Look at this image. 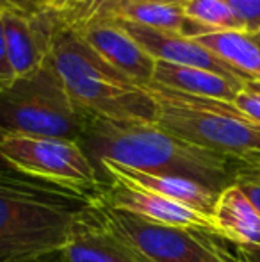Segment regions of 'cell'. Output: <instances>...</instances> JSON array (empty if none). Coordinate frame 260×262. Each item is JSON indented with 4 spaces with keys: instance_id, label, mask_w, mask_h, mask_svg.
<instances>
[{
    "instance_id": "cell-1",
    "label": "cell",
    "mask_w": 260,
    "mask_h": 262,
    "mask_svg": "<svg viewBox=\"0 0 260 262\" xmlns=\"http://www.w3.org/2000/svg\"><path fill=\"white\" fill-rule=\"evenodd\" d=\"M80 146L97 166L114 161L153 175L195 180L221 193L233 182L237 162L168 132L155 121H112L89 118Z\"/></svg>"
},
{
    "instance_id": "cell-2",
    "label": "cell",
    "mask_w": 260,
    "mask_h": 262,
    "mask_svg": "<svg viewBox=\"0 0 260 262\" xmlns=\"http://www.w3.org/2000/svg\"><path fill=\"white\" fill-rule=\"evenodd\" d=\"M93 198L14 169L0 171V262H34L61 252Z\"/></svg>"
},
{
    "instance_id": "cell-3",
    "label": "cell",
    "mask_w": 260,
    "mask_h": 262,
    "mask_svg": "<svg viewBox=\"0 0 260 262\" xmlns=\"http://www.w3.org/2000/svg\"><path fill=\"white\" fill-rule=\"evenodd\" d=\"M50 62L73 102L89 118L155 121L157 104L148 90L109 64L69 25L56 34Z\"/></svg>"
},
{
    "instance_id": "cell-4",
    "label": "cell",
    "mask_w": 260,
    "mask_h": 262,
    "mask_svg": "<svg viewBox=\"0 0 260 262\" xmlns=\"http://www.w3.org/2000/svg\"><path fill=\"white\" fill-rule=\"evenodd\" d=\"M146 90L157 104L155 123L168 132L235 162H260V125L233 104L178 93L153 82Z\"/></svg>"
},
{
    "instance_id": "cell-5",
    "label": "cell",
    "mask_w": 260,
    "mask_h": 262,
    "mask_svg": "<svg viewBox=\"0 0 260 262\" xmlns=\"http://www.w3.org/2000/svg\"><path fill=\"white\" fill-rule=\"evenodd\" d=\"M87 120L50 59L34 72L0 84V130L6 136L80 141Z\"/></svg>"
},
{
    "instance_id": "cell-6",
    "label": "cell",
    "mask_w": 260,
    "mask_h": 262,
    "mask_svg": "<svg viewBox=\"0 0 260 262\" xmlns=\"http://www.w3.org/2000/svg\"><path fill=\"white\" fill-rule=\"evenodd\" d=\"M97 217L146 262H251L221 245L216 234L143 220L93 200Z\"/></svg>"
},
{
    "instance_id": "cell-7",
    "label": "cell",
    "mask_w": 260,
    "mask_h": 262,
    "mask_svg": "<svg viewBox=\"0 0 260 262\" xmlns=\"http://www.w3.org/2000/svg\"><path fill=\"white\" fill-rule=\"evenodd\" d=\"M0 157L14 171L79 196L94 200L104 184L79 141L7 134L0 141Z\"/></svg>"
},
{
    "instance_id": "cell-8",
    "label": "cell",
    "mask_w": 260,
    "mask_h": 262,
    "mask_svg": "<svg viewBox=\"0 0 260 262\" xmlns=\"http://www.w3.org/2000/svg\"><path fill=\"white\" fill-rule=\"evenodd\" d=\"M94 202H100L107 207L125 210V212L153 221V223L195 228V230H205L212 234V225L208 217L201 216L200 212L185 205H180L148 189L132 186V184L105 180L98 194L94 196Z\"/></svg>"
},
{
    "instance_id": "cell-9",
    "label": "cell",
    "mask_w": 260,
    "mask_h": 262,
    "mask_svg": "<svg viewBox=\"0 0 260 262\" xmlns=\"http://www.w3.org/2000/svg\"><path fill=\"white\" fill-rule=\"evenodd\" d=\"M2 24L14 75H25L45 64L50 59L56 34L68 25L64 18L54 13L38 16L4 13Z\"/></svg>"
},
{
    "instance_id": "cell-10",
    "label": "cell",
    "mask_w": 260,
    "mask_h": 262,
    "mask_svg": "<svg viewBox=\"0 0 260 262\" xmlns=\"http://www.w3.org/2000/svg\"><path fill=\"white\" fill-rule=\"evenodd\" d=\"M80 38L91 45L105 61L139 86H150L153 80L155 59L152 57L116 18L89 21L80 27H72Z\"/></svg>"
},
{
    "instance_id": "cell-11",
    "label": "cell",
    "mask_w": 260,
    "mask_h": 262,
    "mask_svg": "<svg viewBox=\"0 0 260 262\" xmlns=\"http://www.w3.org/2000/svg\"><path fill=\"white\" fill-rule=\"evenodd\" d=\"M116 20L129 31L132 38L155 61H166L173 62V64L201 68L207 70V72L218 73V75L225 77V79L246 82L239 72H235L232 66L223 62L218 55H214L210 50H207L203 45H200L195 38H187V36L178 34V32L148 29L143 27V25L132 24V21L120 20V18H116Z\"/></svg>"
},
{
    "instance_id": "cell-12",
    "label": "cell",
    "mask_w": 260,
    "mask_h": 262,
    "mask_svg": "<svg viewBox=\"0 0 260 262\" xmlns=\"http://www.w3.org/2000/svg\"><path fill=\"white\" fill-rule=\"evenodd\" d=\"M102 179L114 180V182L132 184V186L143 187L152 193L164 196L168 200H173L180 205L196 210L201 216L210 220V214L214 210L216 200H218V191L203 186L195 180L184 179V177L173 175H153V173L137 171V169L127 168L114 161H100L97 164Z\"/></svg>"
},
{
    "instance_id": "cell-13",
    "label": "cell",
    "mask_w": 260,
    "mask_h": 262,
    "mask_svg": "<svg viewBox=\"0 0 260 262\" xmlns=\"http://www.w3.org/2000/svg\"><path fill=\"white\" fill-rule=\"evenodd\" d=\"M59 255L64 262H146L98 220L93 204L73 225Z\"/></svg>"
},
{
    "instance_id": "cell-14",
    "label": "cell",
    "mask_w": 260,
    "mask_h": 262,
    "mask_svg": "<svg viewBox=\"0 0 260 262\" xmlns=\"http://www.w3.org/2000/svg\"><path fill=\"white\" fill-rule=\"evenodd\" d=\"M210 225L212 234L243 250L250 260L260 257V214L233 182L218 194Z\"/></svg>"
},
{
    "instance_id": "cell-15",
    "label": "cell",
    "mask_w": 260,
    "mask_h": 262,
    "mask_svg": "<svg viewBox=\"0 0 260 262\" xmlns=\"http://www.w3.org/2000/svg\"><path fill=\"white\" fill-rule=\"evenodd\" d=\"M152 82L178 93L214 98V100L230 102V104H233L235 97L244 90V84H246L241 80L225 79L207 70L173 64L166 61H155Z\"/></svg>"
},
{
    "instance_id": "cell-16",
    "label": "cell",
    "mask_w": 260,
    "mask_h": 262,
    "mask_svg": "<svg viewBox=\"0 0 260 262\" xmlns=\"http://www.w3.org/2000/svg\"><path fill=\"white\" fill-rule=\"evenodd\" d=\"M195 39L239 72L246 82L260 80V45L253 34L244 31H218Z\"/></svg>"
},
{
    "instance_id": "cell-17",
    "label": "cell",
    "mask_w": 260,
    "mask_h": 262,
    "mask_svg": "<svg viewBox=\"0 0 260 262\" xmlns=\"http://www.w3.org/2000/svg\"><path fill=\"white\" fill-rule=\"evenodd\" d=\"M116 18L143 25L157 31H170L185 34L189 18L184 13L182 0H143L127 2L118 11Z\"/></svg>"
},
{
    "instance_id": "cell-18",
    "label": "cell",
    "mask_w": 260,
    "mask_h": 262,
    "mask_svg": "<svg viewBox=\"0 0 260 262\" xmlns=\"http://www.w3.org/2000/svg\"><path fill=\"white\" fill-rule=\"evenodd\" d=\"M182 4L185 16L200 24L207 32L244 31L243 24L223 0H182Z\"/></svg>"
},
{
    "instance_id": "cell-19",
    "label": "cell",
    "mask_w": 260,
    "mask_h": 262,
    "mask_svg": "<svg viewBox=\"0 0 260 262\" xmlns=\"http://www.w3.org/2000/svg\"><path fill=\"white\" fill-rule=\"evenodd\" d=\"M127 0H82L79 11L69 21V27H80L89 21L116 18Z\"/></svg>"
},
{
    "instance_id": "cell-20",
    "label": "cell",
    "mask_w": 260,
    "mask_h": 262,
    "mask_svg": "<svg viewBox=\"0 0 260 262\" xmlns=\"http://www.w3.org/2000/svg\"><path fill=\"white\" fill-rule=\"evenodd\" d=\"M233 184L246 194L248 200L260 214V162H251V164L237 162Z\"/></svg>"
},
{
    "instance_id": "cell-21",
    "label": "cell",
    "mask_w": 260,
    "mask_h": 262,
    "mask_svg": "<svg viewBox=\"0 0 260 262\" xmlns=\"http://www.w3.org/2000/svg\"><path fill=\"white\" fill-rule=\"evenodd\" d=\"M243 24L244 32H260V0H223Z\"/></svg>"
},
{
    "instance_id": "cell-22",
    "label": "cell",
    "mask_w": 260,
    "mask_h": 262,
    "mask_svg": "<svg viewBox=\"0 0 260 262\" xmlns=\"http://www.w3.org/2000/svg\"><path fill=\"white\" fill-rule=\"evenodd\" d=\"M0 7L4 13H14L21 16H38L49 13L45 0H0Z\"/></svg>"
},
{
    "instance_id": "cell-23",
    "label": "cell",
    "mask_w": 260,
    "mask_h": 262,
    "mask_svg": "<svg viewBox=\"0 0 260 262\" xmlns=\"http://www.w3.org/2000/svg\"><path fill=\"white\" fill-rule=\"evenodd\" d=\"M233 105H235L250 121L260 125V93H255V91H250L244 88L235 97Z\"/></svg>"
},
{
    "instance_id": "cell-24",
    "label": "cell",
    "mask_w": 260,
    "mask_h": 262,
    "mask_svg": "<svg viewBox=\"0 0 260 262\" xmlns=\"http://www.w3.org/2000/svg\"><path fill=\"white\" fill-rule=\"evenodd\" d=\"M80 4H82V0H45L46 11L64 18L68 25L72 21V18L75 16L77 11H79Z\"/></svg>"
},
{
    "instance_id": "cell-25",
    "label": "cell",
    "mask_w": 260,
    "mask_h": 262,
    "mask_svg": "<svg viewBox=\"0 0 260 262\" xmlns=\"http://www.w3.org/2000/svg\"><path fill=\"white\" fill-rule=\"evenodd\" d=\"M14 72L11 68L9 54H7V45H6V36H4V24L0 18V84L6 80L13 79Z\"/></svg>"
},
{
    "instance_id": "cell-26",
    "label": "cell",
    "mask_w": 260,
    "mask_h": 262,
    "mask_svg": "<svg viewBox=\"0 0 260 262\" xmlns=\"http://www.w3.org/2000/svg\"><path fill=\"white\" fill-rule=\"evenodd\" d=\"M34 262H64V260H63V257L59 255V252H57V253H54V255L43 257V259H39V260H34Z\"/></svg>"
},
{
    "instance_id": "cell-27",
    "label": "cell",
    "mask_w": 260,
    "mask_h": 262,
    "mask_svg": "<svg viewBox=\"0 0 260 262\" xmlns=\"http://www.w3.org/2000/svg\"><path fill=\"white\" fill-rule=\"evenodd\" d=\"M244 88L250 91H255V93H260V80H251V82H246Z\"/></svg>"
},
{
    "instance_id": "cell-28",
    "label": "cell",
    "mask_w": 260,
    "mask_h": 262,
    "mask_svg": "<svg viewBox=\"0 0 260 262\" xmlns=\"http://www.w3.org/2000/svg\"><path fill=\"white\" fill-rule=\"evenodd\" d=\"M4 136H6V134H4V132L0 130V141H2V138H4ZM6 169H11V168H9V166H7V162L4 161L2 157H0V171H6Z\"/></svg>"
},
{
    "instance_id": "cell-29",
    "label": "cell",
    "mask_w": 260,
    "mask_h": 262,
    "mask_svg": "<svg viewBox=\"0 0 260 262\" xmlns=\"http://www.w3.org/2000/svg\"><path fill=\"white\" fill-rule=\"evenodd\" d=\"M127 2H143V0H127ZM125 2V4H127Z\"/></svg>"
},
{
    "instance_id": "cell-30",
    "label": "cell",
    "mask_w": 260,
    "mask_h": 262,
    "mask_svg": "<svg viewBox=\"0 0 260 262\" xmlns=\"http://www.w3.org/2000/svg\"><path fill=\"white\" fill-rule=\"evenodd\" d=\"M2 14H4V11H2V7H0V18H2Z\"/></svg>"
},
{
    "instance_id": "cell-31",
    "label": "cell",
    "mask_w": 260,
    "mask_h": 262,
    "mask_svg": "<svg viewBox=\"0 0 260 262\" xmlns=\"http://www.w3.org/2000/svg\"><path fill=\"white\" fill-rule=\"evenodd\" d=\"M255 36V34H253ZM255 38H257V41H258V45H260V38H258V36H255Z\"/></svg>"
},
{
    "instance_id": "cell-32",
    "label": "cell",
    "mask_w": 260,
    "mask_h": 262,
    "mask_svg": "<svg viewBox=\"0 0 260 262\" xmlns=\"http://www.w3.org/2000/svg\"><path fill=\"white\" fill-rule=\"evenodd\" d=\"M255 36H258V38H260V32H258V34H255Z\"/></svg>"
}]
</instances>
